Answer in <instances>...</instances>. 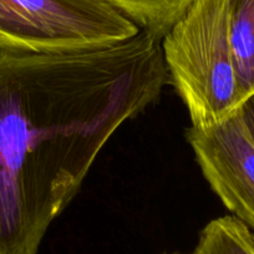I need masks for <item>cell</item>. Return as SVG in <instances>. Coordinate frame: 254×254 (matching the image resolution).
Instances as JSON below:
<instances>
[{
	"label": "cell",
	"mask_w": 254,
	"mask_h": 254,
	"mask_svg": "<svg viewBox=\"0 0 254 254\" xmlns=\"http://www.w3.org/2000/svg\"><path fill=\"white\" fill-rule=\"evenodd\" d=\"M168 80L161 39L60 54L0 50V254H38L124 122Z\"/></svg>",
	"instance_id": "cell-1"
},
{
	"label": "cell",
	"mask_w": 254,
	"mask_h": 254,
	"mask_svg": "<svg viewBox=\"0 0 254 254\" xmlns=\"http://www.w3.org/2000/svg\"><path fill=\"white\" fill-rule=\"evenodd\" d=\"M168 80L192 126L209 127L238 111L246 96L234 66L228 0H194L161 40Z\"/></svg>",
	"instance_id": "cell-2"
},
{
	"label": "cell",
	"mask_w": 254,
	"mask_h": 254,
	"mask_svg": "<svg viewBox=\"0 0 254 254\" xmlns=\"http://www.w3.org/2000/svg\"><path fill=\"white\" fill-rule=\"evenodd\" d=\"M140 31L106 0H0V50L72 53L122 43Z\"/></svg>",
	"instance_id": "cell-3"
},
{
	"label": "cell",
	"mask_w": 254,
	"mask_h": 254,
	"mask_svg": "<svg viewBox=\"0 0 254 254\" xmlns=\"http://www.w3.org/2000/svg\"><path fill=\"white\" fill-rule=\"evenodd\" d=\"M186 136L214 193L254 229V142L239 110L209 127H190Z\"/></svg>",
	"instance_id": "cell-4"
},
{
	"label": "cell",
	"mask_w": 254,
	"mask_h": 254,
	"mask_svg": "<svg viewBox=\"0 0 254 254\" xmlns=\"http://www.w3.org/2000/svg\"><path fill=\"white\" fill-rule=\"evenodd\" d=\"M234 66L246 100L254 94V0H228Z\"/></svg>",
	"instance_id": "cell-5"
},
{
	"label": "cell",
	"mask_w": 254,
	"mask_h": 254,
	"mask_svg": "<svg viewBox=\"0 0 254 254\" xmlns=\"http://www.w3.org/2000/svg\"><path fill=\"white\" fill-rule=\"evenodd\" d=\"M141 30L162 40L194 0H106Z\"/></svg>",
	"instance_id": "cell-6"
},
{
	"label": "cell",
	"mask_w": 254,
	"mask_h": 254,
	"mask_svg": "<svg viewBox=\"0 0 254 254\" xmlns=\"http://www.w3.org/2000/svg\"><path fill=\"white\" fill-rule=\"evenodd\" d=\"M190 254H254V233L237 217L212 219Z\"/></svg>",
	"instance_id": "cell-7"
},
{
	"label": "cell",
	"mask_w": 254,
	"mask_h": 254,
	"mask_svg": "<svg viewBox=\"0 0 254 254\" xmlns=\"http://www.w3.org/2000/svg\"><path fill=\"white\" fill-rule=\"evenodd\" d=\"M239 114H241L242 120H243L247 130L251 135V138L254 142V94L251 95L243 102V105L239 109Z\"/></svg>",
	"instance_id": "cell-8"
},
{
	"label": "cell",
	"mask_w": 254,
	"mask_h": 254,
	"mask_svg": "<svg viewBox=\"0 0 254 254\" xmlns=\"http://www.w3.org/2000/svg\"><path fill=\"white\" fill-rule=\"evenodd\" d=\"M172 254H180V253H172Z\"/></svg>",
	"instance_id": "cell-9"
}]
</instances>
